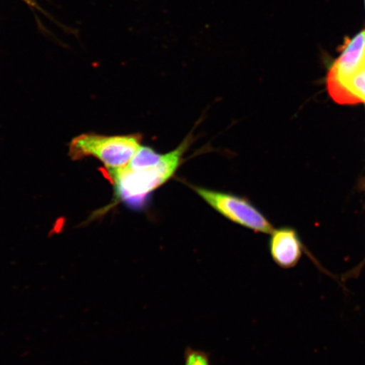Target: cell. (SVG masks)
<instances>
[{
  "label": "cell",
  "instance_id": "3957f363",
  "mask_svg": "<svg viewBox=\"0 0 365 365\" xmlns=\"http://www.w3.org/2000/svg\"><path fill=\"white\" fill-rule=\"evenodd\" d=\"M190 187L205 203L235 225L261 234L270 235L274 230L271 222L248 200L205 187Z\"/></svg>",
  "mask_w": 365,
  "mask_h": 365
},
{
  "label": "cell",
  "instance_id": "7a4b0ae2",
  "mask_svg": "<svg viewBox=\"0 0 365 365\" xmlns=\"http://www.w3.org/2000/svg\"><path fill=\"white\" fill-rule=\"evenodd\" d=\"M139 135H105L82 134L68 145V156L73 160L93 157L103 163L107 171L127 165L141 147Z\"/></svg>",
  "mask_w": 365,
  "mask_h": 365
},
{
  "label": "cell",
  "instance_id": "52a82bcc",
  "mask_svg": "<svg viewBox=\"0 0 365 365\" xmlns=\"http://www.w3.org/2000/svg\"><path fill=\"white\" fill-rule=\"evenodd\" d=\"M185 365H211V361L204 351L188 348L185 350Z\"/></svg>",
  "mask_w": 365,
  "mask_h": 365
},
{
  "label": "cell",
  "instance_id": "6da1fadb",
  "mask_svg": "<svg viewBox=\"0 0 365 365\" xmlns=\"http://www.w3.org/2000/svg\"><path fill=\"white\" fill-rule=\"evenodd\" d=\"M190 143L189 137L179 147L164 154L141 145L127 165L107 171L116 202L135 211L143 209L150 195L175 175Z\"/></svg>",
  "mask_w": 365,
  "mask_h": 365
},
{
  "label": "cell",
  "instance_id": "277c9868",
  "mask_svg": "<svg viewBox=\"0 0 365 365\" xmlns=\"http://www.w3.org/2000/svg\"><path fill=\"white\" fill-rule=\"evenodd\" d=\"M365 66V31L346 41L339 58L327 76V89L331 97L349 93L346 82Z\"/></svg>",
  "mask_w": 365,
  "mask_h": 365
},
{
  "label": "cell",
  "instance_id": "ba28073f",
  "mask_svg": "<svg viewBox=\"0 0 365 365\" xmlns=\"http://www.w3.org/2000/svg\"><path fill=\"white\" fill-rule=\"evenodd\" d=\"M25 1L31 3L30 0H25Z\"/></svg>",
  "mask_w": 365,
  "mask_h": 365
},
{
  "label": "cell",
  "instance_id": "5b68a950",
  "mask_svg": "<svg viewBox=\"0 0 365 365\" xmlns=\"http://www.w3.org/2000/svg\"><path fill=\"white\" fill-rule=\"evenodd\" d=\"M269 240V251L272 261L282 269H292L302 259L304 245L298 234L289 227L274 230Z\"/></svg>",
  "mask_w": 365,
  "mask_h": 365
},
{
  "label": "cell",
  "instance_id": "8992f818",
  "mask_svg": "<svg viewBox=\"0 0 365 365\" xmlns=\"http://www.w3.org/2000/svg\"><path fill=\"white\" fill-rule=\"evenodd\" d=\"M345 88L348 89L360 103H365V66L346 82Z\"/></svg>",
  "mask_w": 365,
  "mask_h": 365
}]
</instances>
